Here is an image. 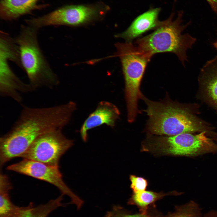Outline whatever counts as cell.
<instances>
[{"label": "cell", "mask_w": 217, "mask_h": 217, "mask_svg": "<svg viewBox=\"0 0 217 217\" xmlns=\"http://www.w3.org/2000/svg\"><path fill=\"white\" fill-rule=\"evenodd\" d=\"M181 17L179 15L173 20V14H171L162 21L152 33L137 39L134 44L152 57L158 53H173L184 65V61L187 60V51L191 48L196 39L188 33L182 34L187 26L181 24Z\"/></svg>", "instance_id": "277c9868"}, {"label": "cell", "mask_w": 217, "mask_h": 217, "mask_svg": "<svg viewBox=\"0 0 217 217\" xmlns=\"http://www.w3.org/2000/svg\"><path fill=\"white\" fill-rule=\"evenodd\" d=\"M213 46L217 49V41L213 43Z\"/></svg>", "instance_id": "603a6c76"}, {"label": "cell", "mask_w": 217, "mask_h": 217, "mask_svg": "<svg viewBox=\"0 0 217 217\" xmlns=\"http://www.w3.org/2000/svg\"><path fill=\"white\" fill-rule=\"evenodd\" d=\"M39 0H1L0 16L4 20L12 21L33 11L41 9L46 5L37 4Z\"/></svg>", "instance_id": "4fadbf2b"}, {"label": "cell", "mask_w": 217, "mask_h": 217, "mask_svg": "<svg viewBox=\"0 0 217 217\" xmlns=\"http://www.w3.org/2000/svg\"><path fill=\"white\" fill-rule=\"evenodd\" d=\"M62 129L45 133L37 138L20 157L53 166H59L61 156L73 144Z\"/></svg>", "instance_id": "ba28073f"}, {"label": "cell", "mask_w": 217, "mask_h": 217, "mask_svg": "<svg viewBox=\"0 0 217 217\" xmlns=\"http://www.w3.org/2000/svg\"><path fill=\"white\" fill-rule=\"evenodd\" d=\"M99 5H69L42 16L27 19V24L38 29L48 26H75L84 24L98 17L104 10Z\"/></svg>", "instance_id": "52a82bcc"}, {"label": "cell", "mask_w": 217, "mask_h": 217, "mask_svg": "<svg viewBox=\"0 0 217 217\" xmlns=\"http://www.w3.org/2000/svg\"><path fill=\"white\" fill-rule=\"evenodd\" d=\"M12 186L8 176L0 174V217H24L33 205L30 203L26 207H19L11 201L9 192Z\"/></svg>", "instance_id": "5bb4252c"}, {"label": "cell", "mask_w": 217, "mask_h": 217, "mask_svg": "<svg viewBox=\"0 0 217 217\" xmlns=\"http://www.w3.org/2000/svg\"><path fill=\"white\" fill-rule=\"evenodd\" d=\"M173 191L167 193L162 192H156L151 190H144L133 192L128 201V204L137 206L140 212L143 213L147 212L149 206L153 205L157 201L168 195H178L181 194Z\"/></svg>", "instance_id": "2e32d148"}, {"label": "cell", "mask_w": 217, "mask_h": 217, "mask_svg": "<svg viewBox=\"0 0 217 217\" xmlns=\"http://www.w3.org/2000/svg\"><path fill=\"white\" fill-rule=\"evenodd\" d=\"M8 170L40 179L52 184L60 190L61 194L70 198L71 203L78 209L83 204V201L74 193L64 182L59 166L48 165L35 161L23 159L16 163L8 166Z\"/></svg>", "instance_id": "9c48e42d"}, {"label": "cell", "mask_w": 217, "mask_h": 217, "mask_svg": "<svg viewBox=\"0 0 217 217\" xmlns=\"http://www.w3.org/2000/svg\"><path fill=\"white\" fill-rule=\"evenodd\" d=\"M204 131L197 134L184 133L156 136L153 148L157 155L196 156L217 153V144L207 137Z\"/></svg>", "instance_id": "8992f818"}, {"label": "cell", "mask_w": 217, "mask_h": 217, "mask_svg": "<svg viewBox=\"0 0 217 217\" xmlns=\"http://www.w3.org/2000/svg\"><path fill=\"white\" fill-rule=\"evenodd\" d=\"M38 29L27 25H22L15 38L19 48L22 70L34 90L42 87L52 88L59 80L40 48L38 39Z\"/></svg>", "instance_id": "3957f363"}, {"label": "cell", "mask_w": 217, "mask_h": 217, "mask_svg": "<svg viewBox=\"0 0 217 217\" xmlns=\"http://www.w3.org/2000/svg\"><path fill=\"white\" fill-rule=\"evenodd\" d=\"M175 211L165 217H202L201 210L193 201L183 205L176 206Z\"/></svg>", "instance_id": "ac0fdd59"}, {"label": "cell", "mask_w": 217, "mask_h": 217, "mask_svg": "<svg viewBox=\"0 0 217 217\" xmlns=\"http://www.w3.org/2000/svg\"><path fill=\"white\" fill-rule=\"evenodd\" d=\"M201 70L200 80L206 95L217 109V56L208 61Z\"/></svg>", "instance_id": "9a60e30c"}, {"label": "cell", "mask_w": 217, "mask_h": 217, "mask_svg": "<svg viewBox=\"0 0 217 217\" xmlns=\"http://www.w3.org/2000/svg\"><path fill=\"white\" fill-rule=\"evenodd\" d=\"M117 55L120 58L125 80V95L127 120L134 122L139 111L138 100L142 93L140 85L148 63L152 57L131 42L116 44Z\"/></svg>", "instance_id": "5b68a950"}, {"label": "cell", "mask_w": 217, "mask_h": 217, "mask_svg": "<svg viewBox=\"0 0 217 217\" xmlns=\"http://www.w3.org/2000/svg\"><path fill=\"white\" fill-rule=\"evenodd\" d=\"M141 99L147 106L144 111L149 117L146 128L148 134L171 136L205 131L202 123L187 108L168 97L154 101L142 94Z\"/></svg>", "instance_id": "7a4b0ae2"}, {"label": "cell", "mask_w": 217, "mask_h": 217, "mask_svg": "<svg viewBox=\"0 0 217 217\" xmlns=\"http://www.w3.org/2000/svg\"><path fill=\"white\" fill-rule=\"evenodd\" d=\"M203 217H217V211L215 210H211L207 212Z\"/></svg>", "instance_id": "44dd1931"}, {"label": "cell", "mask_w": 217, "mask_h": 217, "mask_svg": "<svg viewBox=\"0 0 217 217\" xmlns=\"http://www.w3.org/2000/svg\"><path fill=\"white\" fill-rule=\"evenodd\" d=\"M63 195L51 200L47 203L36 206L33 205L27 212L24 217H47L49 214L58 208L63 206L62 203Z\"/></svg>", "instance_id": "e0dca14e"}, {"label": "cell", "mask_w": 217, "mask_h": 217, "mask_svg": "<svg viewBox=\"0 0 217 217\" xmlns=\"http://www.w3.org/2000/svg\"><path fill=\"white\" fill-rule=\"evenodd\" d=\"M33 90L29 83H24L17 76L10 65L3 66L0 68V94L1 96L10 97L21 103L22 99L20 93Z\"/></svg>", "instance_id": "7c38bea8"}, {"label": "cell", "mask_w": 217, "mask_h": 217, "mask_svg": "<svg viewBox=\"0 0 217 217\" xmlns=\"http://www.w3.org/2000/svg\"><path fill=\"white\" fill-rule=\"evenodd\" d=\"M76 108V104L72 101L46 107L24 106L11 129L0 137V166L20 157L41 135L62 129L69 122Z\"/></svg>", "instance_id": "6da1fadb"}, {"label": "cell", "mask_w": 217, "mask_h": 217, "mask_svg": "<svg viewBox=\"0 0 217 217\" xmlns=\"http://www.w3.org/2000/svg\"><path fill=\"white\" fill-rule=\"evenodd\" d=\"M212 8L217 12V0H206Z\"/></svg>", "instance_id": "7402d4cb"}, {"label": "cell", "mask_w": 217, "mask_h": 217, "mask_svg": "<svg viewBox=\"0 0 217 217\" xmlns=\"http://www.w3.org/2000/svg\"><path fill=\"white\" fill-rule=\"evenodd\" d=\"M129 178L131 182L130 187L133 192L146 190L148 186V181L145 178L134 175H131Z\"/></svg>", "instance_id": "ffe728a7"}, {"label": "cell", "mask_w": 217, "mask_h": 217, "mask_svg": "<svg viewBox=\"0 0 217 217\" xmlns=\"http://www.w3.org/2000/svg\"><path fill=\"white\" fill-rule=\"evenodd\" d=\"M120 112L117 107L112 103L106 101L100 102L96 109L85 120L80 129L83 140L87 141L88 131L103 124L113 128L119 118Z\"/></svg>", "instance_id": "30bf717a"}, {"label": "cell", "mask_w": 217, "mask_h": 217, "mask_svg": "<svg viewBox=\"0 0 217 217\" xmlns=\"http://www.w3.org/2000/svg\"><path fill=\"white\" fill-rule=\"evenodd\" d=\"M160 11L159 8H150L137 17L124 31L116 36L124 39L126 42H131L146 32L154 30L161 22L158 19Z\"/></svg>", "instance_id": "8fae6325"}, {"label": "cell", "mask_w": 217, "mask_h": 217, "mask_svg": "<svg viewBox=\"0 0 217 217\" xmlns=\"http://www.w3.org/2000/svg\"><path fill=\"white\" fill-rule=\"evenodd\" d=\"M105 217H161L157 215H154L148 211L146 213L140 212L137 214H131L124 209L122 207L114 206L112 209L107 212Z\"/></svg>", "instance_id": "d6986e66"}]
</instances>
